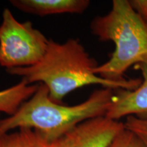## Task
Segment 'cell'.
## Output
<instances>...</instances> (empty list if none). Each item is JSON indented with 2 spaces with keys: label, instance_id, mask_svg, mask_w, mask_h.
I'll return each mask as SVG.
<instances>
[{
  "label": "cell",
  "instance_id": "obj_10",
  "mask_svg": "<svg viewBox=\"0 0 147 147\" xmlns=\"http://www.w3.org/2000/svg\"><path fill=\"white\" fill-rule=\"evenodd\" d=\"M123 123L125 128L135 134L144 146L147 147V119H140L129 116L127 117Z\"/></svg>",
  "mask_w": 147,
  "mask_h": 147
},
{
  "label": "cell",
  "instance_id": "obj_7",
  "mask_svg": "<svg viewBox=\"0 0 147 147\" xmlns=\"http://www.w3.org/2000/svg\"><path fill=\"white\" fill-rule=\"evenodd\" d=\"M79 140L77 127L72 131L56 140H49L39 131L21 128L0 136V147H77Z\"/></svg>",
  "mask_w": 147,
  "mask_h": 147
},
{
  "label": "cell",
  "instance_id": "obj_9",
  "mask_svg": "<svg viewBox=\"0 0 147 147\" xmlns=\"http://www.w3.org/2000/svg\"><path fill=\"white\" fill-rule=\"evenodd\" d=\"M39 84H29L22 80L18 84L0 91V113L13 115L25 101L36 93Z\"/></svg>",
  "mask_w": 147,
  "mask_h": 147
},
{
  "label": "cell",
  "instance_id": "obj_3",
  "mask_svg": "<svg viewBox=\"0 0 147 147\" xmlns=\"http://www.w3.org/2000/svg\"><path fill=\"white\" fill-rule=\"evenodd\" d=\"M91 30L100 41L115 45L110 59L93 69L97 76L124 81L125 73L131 66L147 63V23L129 1L114 0L108 14L92 21Z\"/></svg>",
  "mask_w": 147,
  "mask_h": 147
},
{
  "label": "cell",
  "instance_id": "obj_6",
  "mask_svg": "<svg viewBox=\"0 0 147 147\" xmlns=\"http://www.w3.org/2000/svg\"><path fill=\"white\" fill-rule=\"evenodd\" d=\"M124 123L104 117L90 119L77 126L79 140L77 147H109Z\"/></svg>",
  "mask_w": 147,
  "mask_h": 147
},
{
  "label": "cell",
  "instance_id": "obj_2",
  "mask_svg": "<svg viewBox=\"0 0 147 147\" xmlns=\"http://www.w3.org/2000/svg\"><path fill=\"white\" fill-rule=\"evenodd\" d=\"M113 89L95 90L80 104L67 106L50 98L45 84L20 106L13 115L0 120V136L15 129H32L49 140H56L84 121L106 115L114 97Z\"/></svg>",
  "mask_w": 147,
  "mask_h": 147
},
{
  "label": "cell",
  "instance_id": "obj_1",
  "mask_svg": "<svg viewBox=\"0 0 147 147\" xmlns=\"http://www.w3.org/2000/svg\"><path fill=\"white\" fill-rule=\"evenodd\" d=\"M97 65L79 40L69 39L60 44L49 40L47 51L39 63L30 67L8 69L6 71L21 76L29 84H45L50 98L58 104H62L69 93L84 86L100 84L113 89L133 90L142 82L139 79L121 82L106 80L93 73Z\"/></svg>",
  "mask_w": 147,
  "mask_h": 147
},
{
  "label": "cell",
  "instance_id": "obj_5",
  "mask_svg": "<svg viewBox=\"0 0 147 147\" xmlns=\"http://www.w3.org/2000/svg\"><path fill=\"white\" fill-rule=\"evenodd\" d=\"M143 80L141 84L133 90L117 89L105 117L118 121L124 117L147 119V63L139 64Z\"/></svg>",
  "mask_w": 147,
  "mask_h": 147
},
{
  "label": "cell",
  "instance_id": "obj_11",
  "mask_svg": "<svg viewBox=\"0 0 147 147\" xmlns=\"http://www.w3.org/2000/svg\"><path fill=\"white\" fill-rule=\"evenodd\" d=\"M109 147H145L141 140L131 131L123 129L117 134Z\"/></svg>",
  "mask_w": 147,
  "mask_h": 147
},
{
  "label": "cell",
  "instance_id": "obj_4",
  "mask_svg": "<svg viewBox=\"0 0 147 147\" xmlns=\"http://www.w3.org/2000/svg\"><path fill=\"white\" fill-rule=\"evenodd\" d=\"M49 40L31 22L18 21L8 8L0 25V65L5 69L30 67L38 63Z\"/></svg>",
  "mask_w": 147,
  "mask_h": 147
},
{
  "label": "cell",
  "instance_id": "obj_12",
  "mask_svg": "<svg viewBox=\"0 0 147 147\" xmlns=\"http://www.w3.org/2000/svg\"><path fill=\"white\" fill-rule=\"evenodd\" d=\"M136 11L147 21V0H133L129 1Z\"/></svg>",
  "mask_w": 147,
  "mask_h": 147
},
{
  "label": "cell",
  "instance_id": "obj_8",
  "mask_svg": "<svg viewBox=\"0 0 147 147\" xmlns=\"http://www.w3.org/2000/svg\"><path fill=\"white\" fill-rule=\"evenodd\" d=\"M16 9L34 15L45 16L61 14H82L89 0H10Z\"/></svg>",
  "mask_w": 147,
  "mask_h": 147
},
{
  "label": "cell",
  "instance_id": "obj_13",
  "mask_svg": "<svg viewBox=\"0 0 147 147\" xmlns=\"http://www.w3.org/2000/svg\"><path fill=\"white\" fill-rule=\"evenodd\" d=\"M146 21V23H147V21Z\"/></svg>",
  "mask_w": 147,
  "mask_h": 147
}]
</instances>
